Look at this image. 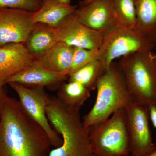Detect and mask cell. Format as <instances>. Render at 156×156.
Segmentation results:
<instances>
[{
	"label": "cell",
	"mask_w": 156,
	"mask_h": 156,
	"mask_svg": "<svg viewBox=\"0 0 156 156\" xmlns=\"http://www.w3.org/2000/svg\"><path fill=\"white\" fill-rule=\"evenodd\" d=\"M49 137L19 101L3 92L0 104V156H48Z\"/></svg>",
	"instance_id": "cell-1"
},
{
	"label": "cell",
	"mask_w": 156,
	"mask_h": 156,
	"mask_svg": "<svg viewBox=\"0 0 156 156\" xmlns=\"http://www.w3.org/2000/svg\"><path fill=\"white\" fill-rule=\"evenodd\" d=\"M80 110L66 106L57 97L50 96L47 117L53 129L61 134L62 143L51 150L48 156H94L89 128L84 126Z\"/></svg>",
	"instance_id": "cell-2"
},
{
	"label": "cell",
	"mask_w": 156,
	"mask_h": 156,
	"mask_svg": "<svg viewBox=\"0 0 156 156\" xmlns=\"http://www.w3.org/2000/svg\"><path fill=\"white\" fill-rule=\"evenodd\" d=\"M119 67L130 99L148 107L156 102V60L151 51L131 53L120 58Z\"/></svg>",
	"instance_id": "cell-3"
},
{
	"label": "cell",
	"mask_w": 156,
	"mask_h": 156,
	"mask_svg": "<svg viewBox=\"0 0 156 156\" xmlns=\"http://www.w3.org/2000/svg\"><path fill=\"white\" fill-rule=\"evenodd\" d=\"M96 88L95 103L83 118L84 126L88 128L108 119L131 101L119 64L114 62L101 76Z\"/></svg>",
	"instance_id": "cell-4"
},
{
	"label": "cell",
	"mask_w": 156,
	"mask_h": 156,
	"mask_svg": "<svg viewBox=\"0 0 156 156\" xmlns=\"http://www.w3.org/2000/svg\"><path fill=\"white\" fill-rule=\"evenodd\" d=\"M94 156L130 155L129 140L124 108L89 128Z\"/></svg>",
	"instance_id": "cell-5"
},
{
	"label": "cell",
	"mask_w": 156,
	"mask_h": 156,
	"mask_svg": "<svg viewBox=\"0 0 156 156\" xmlns=\"http://www.w3.org/2000/svg\"><path fill=\"white\" fill-rule=\"evenodd\" d=\"M156 48L136 30L117 25L105 34L98 49L97 59L105 71L116 58L136 52H152Z\"/></svg>",
	"instance_id": "cell-6"
},
{
	"label": "cell",
	"mask_w": 156,
	"mask_h": 156,
	"mask_svg": "<svg viewBox=\"0 0 156 156\" xmlns=\"http://www.w3.org/2000/svg\"><path fill=\"white\" fill-rule=\"evenodd\" d=\"M131 156H145L156 149L146 107L130 101L124 107Z\"/></svg>",
	"instance_id": "cell-7"
},
{
	"label": "cell",
	"mask_w": 156,
	"mask_h": 156,
	"mask_svg": "<svg viewBox=\"0 0 156 156\" xmlns=\"http://www.w3.org/2000/svg\"><path fill=\"white\" fill-rule=\"evenodd\" d=\"M8 84L18 95V101L26 112L45 131L52 146H60L62 139L52 127L47 117L46 108L50 95L44 88H29L14 83Z\"/></svg>",
	"instance_id": "cell-8"
},
{
	"label": "cell",
	"mask_w": 156,
	"mask_h": 156,
	"mask_svg": "<svg viewBox=\"0 0 156 156\" xmlns=\"http://www.w3.org/2000/svg\"><path fill=\"white\" fill-rule=\"evenodd\" d=\"M33 12L21 9H0V47L24 44L36 23Z\"/></svg>",
	"instance_id": "cell-9"
},
{
	"label": "cell",
	"mask_w": 156,
	"mask_h": 156,
	"mask_svg": "<svg viewBox=\"0 0 156 156\" xmlns=\"http://www.w3.org/2000/svg\"><path fill=\"white\" fill-rule=\"evenodd\" d=\"M56 31L58 42L90 50L99 49L105 34L84 25L78 20L75 13L56 28Z\"/></svg>",
	"instance_id": "cell-10"
},
{
	"label": "cell",
	"mask_w": 156,
	"mask_h": 156,
	"mask_svg": "<svg viewBox=\"0 0 156 156\" xmlns=\"http://www.w3.org/2000/svg\"><path fill=\"white\" fill-rule=\"evenodd\" d=\"M75 14L84 25L105 34L118 25L112 0H92L80 6Z\"/></svg>",
	"instance_id": "cell-11"
},
{
	"label": "cell",
	"mask_w": 156,
	"mask_h": 156,
	"mask_svg": "<svg viewBox=\"0 0 156 156\" xmlns=\"http://www.w3.org/2000/svg\"><path fill=\"white\" fill-rule=\"evenodd\" d=\"M68 79V76L47 69L35 58L29 66L9 78L5 84L14 83L29 88H44Z\"/></svg>",
	"instance_id": "cell-12"
},
{
	"label": "cell",
	"mask_w": 156,
	"mask_h": 156,
	"mask_svg": "<svg viewBox=\"0 0 156 156\" xmlns=\"http://www.w3.org/2000/svg\"><path fill=\"white\" fill-rule=\"evenodd\" d=\"M34 59L23 44L0 47V86H5L9 78L28 66Z\"/></svg>",
	"instance_id": "cell-13"
},
{
	"label": "cell",
	"mask_w": 156,
	"mask_h": 156,
	"mask_svg": "<svg viewBox=\"0 0 156 156\" xmlns=\"http://www.w3.org/2000/svg\"><path fill=\"white\" fill-rule=\"evenodd\" d=\"M77 9V6L63 5L58 0H42L40 9L33 12L34 21L56 28Z\"/></svg>",
	"instance_id": "cell-14"
},
{
	"label": "cell",
	"mask_w": 156,
	"mask_h": 156,
	"mask_svg": "<svg viewBox=\"0 0 156 156\" xmlns=\"http://www.w3.org/2000/svg\"><path fill=\"white\" fill-rule=\"evenodd\" d=\"M74 50L72 46L58 42L47 53L36 59L49 70L69 76Z\"/></svg>",
	"instance_id": "cell-15"
},
{
	"label": "cell",
	"mask_w": 156,
	"mask_h": 156,
	"mask_svg": "<svg viewBox=\"0 0 156 156\" xmlns=\"http://www.w3.org/2000/svg\"><path fill=\"white\" fill-rule=\"evenodd\" d=\"M58 42L56 28L42 23H36L24 46L34 58L47 53Z\"/></svg>",
	"instance_id": "cell-16"
},
{
	"label": "cell",
	"mask_w": 156,
	"mask_h": 156,
	"mask_svg": "<svg viewBox=\"0 0 156 156\" xmlns=\"http://www.w3.org/2000/svg\"><path fill=\"white\" fill-rule=\"evenodd\" d=\"M135 30L156 47V0H135Z\"/></svg>",
	"instance_id": "cell-17"
},
{
	"label": "cell",
	"mask_w": 156,
	"mask_h": 156,
	"mask_svg": "<svg viewBox=\"0 0 156 156\" xmlns=\"http://www.w3.org/2000/svg\"><path fill=\"white\" fill-rule=\"evenodd\" d=\"M91 90L78 82L69 81L59 88L57 98L69 107L80 109L90 96Z\"/></svg>",
	"instance_id": "cell-18"
},
{
	"label": "cell",
	"mask_w": 156,
	"mask_h": 156,
	"mask_svg": "<svg viewBox=\"0 0 156 156\" xmlns=\"http://www.w3.org/2000/svg\"><path fill=\"white\" fill-rule=\"evenodd\" d=\"M104 71L102 63L96 59L71 73L69 81L78 82L91 91L95 89L98 80Z\"/></svg>",
	"instance_id": "cell-19"
},
{
	"label": "cell",
	"mask_w": 156,
	"mask_h": 156,
	"mask_svg": "<svg viewBox=\"0 0 156 156\" xmlns=\"http://www.w3.org/2000/svg\"><path fill=\"white\" fill-rule=\"evenodd\" d=\"M118 25L135 29L136 11L135 0H112Z\"/></svg>",
	"instance_id": "cell-20"
},
{
	"label": "cell",
	"mask_w": 156,
	"mask_h": 156,
	"mask_svg": "<svg viewBox=\"0 0 156 156\" xmlns=\"http://www.w3.org/2000/svg\"><path fill=\"white\" fill-rule=\"evenodd\" d=\"M98 54V49L90 50L85 48H74L72 64L69 76L79 69L97 59Z\"/></svg>",
	"instance_id": "cell-21"
},
{
	"label": "cell",
	"mask_w": 156,
	"mask_h": 156,
	"mask_svg": "<svg viewBox=\"0 0 156 156\" xmlns=\"http://www.w3.org/2000/svg\"><path fill=\"white\" fill-rule=\"evenodd\" d=\"M42 0H0V9H21L35 12L40 9Z\"/></svg>",
	"instance_id": "cell-22"
},
{
	"label": "cell",
	"mask_w": 156,
	"mask_h": 156,
	"mask_svg": "<svg viewBox=\"0 0 156 156\" xmlns=\"http://www.w3.org/2000/svg\"><path fill=\"white\" fill-rule=\"evenodd\" d=\"M148 108L149 113L150 119L156 128V102L151 104Z\"/></svg>",
	"instance_id": "cell-23"
},
{
	"label": "cell",
	"mask_w": 156,
	"mask_h": 156,
	"mask_svg": "<svg viewBox=\"0 0 156 156\" xmlns=\"http://www.w3.org/2000/svg\"><path fill=\"white\" fill-rule=\"evenodd\" d=\"M59 2L61 3V4H63L65 5H70V2L71 0H58Z\"/></svg>",
	"instance_id": "cell-24"
},
{
	"label": "cell",
	"mask_w": 156,
	"mask_h": 156,
	"mask_svg": "<svg viewBox=\"0 0 156 156\" xmlns=\"http://www.w3.org/2000/svg\"><path fill=\"white\" fill-rule=\"evenodd\" d=\"M5 91V89H4V86H0V104H1V101L2 95L3 92Z\"/></svg>",
	"instance_id": "cell-25"
},
{
	"label": "cell",
	"mask_w": 156,
	"mask_h": 156,
	"mask_svg": "<svg viewBox=\"0 0 156 156\" xmlns=\"http://www.w3.org/2000/svg\"><path fill=\"white\" fill-rule=\"evenodd\" d=\"M92 1V0H83L80 3V6L88 4V3Z\"/></svg>",
	"instance_id": "cell-26"
},
{
	"label": "cell",
	"mask_w": 156,
	"mask_h": 156,
	"mask_svg": "<svg viewBox=\"0 0 156 156\" xmlns=\"http://www.w3.org/2000/svg\"><path fill=\"white\" fill-rule=\"evenodd\" d=\"M145 156H156V149L152 152L147 155Z\"/></svg>",
	"instance_id": "cell-27"
},
{
	"label": "cell",
	"mask_w": 156,
	"mask_h": 156,
	"mask_svg": "<svg viewBox=\"0 0 156 156\" xmlns=\"http://www.w3.org/2000/svg\"><path fill=\"white\" fill-rule=\"evenodd\" d=\"M155 59H156V54H155Z\"/></svg>",
	"instance_id": "cell-28"
},
{
	"label": "cell",
	"mask_w": 156,
	"mask_h": 156,
	"mask_svg": "<svg viewBox=\"0 0 156 156\" xmlns=\"http://www.w3.org/2000/svg\"><path fill=\"white\" fill-rule=\"evenodd\" d=\"M131 156V155H129V156Z\"/></svg>",
	"instance_id": "cell-29"
}]
</instances>
